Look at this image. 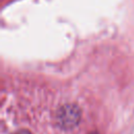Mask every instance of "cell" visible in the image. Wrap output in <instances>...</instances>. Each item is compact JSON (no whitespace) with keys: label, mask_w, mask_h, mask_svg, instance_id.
Returning <instances> with one entry per match:
<instances>
[{"label":"cell","mask_w":134,"mask_h":134,"mask_svg":"<svg viewBox=\"0 0 134 134\" xmlns=\"http://www.w3.org/2000/svg\"><path fill=\"white\" fill-rule=\"evenodd\" d=\"M81 117L79 108L74 105H67L60 109L58 113V122L62 128L69 129L77 125Z\"/></svg>","instance_id":"6da1fadb"},{"label":"cell","mask_w":134,"mask_h":134,"mask_svg":"<svg viewBox=\"0 0 134 134\" xmlns=\"http://www.w3.org/2000/svg\"><path fill=\"white\" fill-rule=\"evenodd\" d=\"M15 134H30L28 131H26V130H21V131H18V132H16Z\"/></svg>","instance_id":"7a4b0ae2"}]
</instances>
